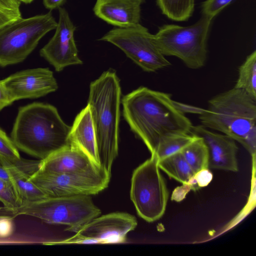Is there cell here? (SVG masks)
Instances as JSON below:
<instances>
[{"mask_svg":"<svg viewBox=\"0 0 256 256\" xmlns=\"http://www.w3.org/2000/svg\"><path fill=\"white\" fill-rule=\"evenodd\" d=\"M136 0L137 2H139L140 4H143L146 1V0Z\"/></svg>","mask_w":256,"mask_h":256,"instance_id":"d590c367","label":"cell"},{"mask_svg":"<svg viewBox=\"0 0 256 256\" xmlns=\"http://www.w3.org/2000/svg\"><path fill=\"white\" fill-rule=\"evenodd\" d=\"M2 82L13 102L36 98L56 91L58 83L48 68H36L17 72Z\"/></svg>","mask_w":256,"mask_h":256,"instance_id":"4fadbf2b","label":"cell"},{"mask_svg":"<svg viewBox=\"0 0 256 256\" xmlns=\"http://www.w3.org/2000/svg\"><path fill=\"white\" fill-rule=\"evenodd\" d=\"M190 134L200 137L208 152L209 168L236 172L238 170L236 142L224 134L214 132L202 125L192 126Z\"/></svg>","mask_w":256,"mask_h":256,"instance_id":"5bb4252c","label":"cell"},{"mask_svg":"<svg viewBox=\"0 0 256 256\" xmlns=\"http://www.w3.org/2000/svg\"><path fill=\"white\" fill-rule=\"evenodd\" d=\"M233 0H206L202 4V15L214 18Z\"/></svg>","mask_w":256,"mask_h":256,"instance_id":"4316f807","label":"cell"},{"mask_svg":"<svg viewBox=\"0 0 256 256\" xmlns=\"http://www.w3.org/2000/svg\"><path fill=\"white\" fill-rule=\"evenodd\" d=\"M0 202L4 206L17 210L22 206L12 182L0 179Z\"/></svg>","mask_w":256,"mask_h":256,"instance_id":"d4e9b609","label":"cell"},{"mask_svg":"<svg viewBox=\"0 0 256 256\" xmlns=\"http://www.w3.org/2000/svg\"><path fill=\"white\" fill-rule=\"evenodd\" d=\"M234 88L244 90L256 98V50L249 54L239 67Z\"/></svg>","mask_w":256,"mask_h":256,"instance_id":"44dd1931","label":"cell"},{"mask_svg":"<svg viewBox=\"0 0 256 256\" xmlns=\"http://www.w3.org/2000/svg\"><path fill=\"white\" fill-rule=\"evenodd\" d=\"M18 0L20 1V2H22L24 4H28L31 3L34 0Z\"/></svg>","mask_w":256,"mask_h":256,"instance_id":"e575fe53","label":"cell"},{"mask_svg":"<svg viewBox=\"0 0 256 256\" xmlns=\"http://www.w3.org/2000/svg\"><path fill=\"white\" fill-rule=\"evenodd\" d=\"M0 156L9 160H15L21 158L11 138L0 128Z\"/></svg>","mask_w":256,"mask_h":256,"instance_id":"484cf974","label":"cell"},{"mask_svg":"<svg viewBox=\"0 0 256 256\" xmlns=\"http://www.w3.org/2000/svg\"><path fill=\"white\" fill-rule=\"evenodd\" d=\"M59 18L56 32L49 42L40 50L41 56L48 61L56 72L66 66L81 64L74 34L76 30L67 10L58 8Z\"/></svg>","mask_w":256,"mask_h":256,"instance_id":"7c38bea8","label":"cell"},{"mask_svg":"<svg viewBox=\"0 0 256 256\" xmlns=\"http://www.w3.org/2000/svg\"><path fill=\"white\" fill-rule=\"evenodd\" d=\"M98 40L117 46L145 72H155L171 65L158 48L154 34L140 24L113 28Z\"/></svg>","mask_w":256,"mask_h":256,"instance_id":"9c48e42d","label":"cell"},{"mask_svg":"<svg viewBox=\"0 0 256 256\" xmlns=\"http://www.w3.org/2000/svg\"><path fill=\"white\" fill-rule=\"evenodd\" d=\"M38 169L56 173H82L102 168L93 162L78 147L70 143L46 158L40 160Z\"/></svg>","mask_w":256,"mask_h":256,"instance_id":"9a60e30c","label":"cell"},{"mask_svg":"<svg viewBox=\"0 0 256 256\" xmlns=\"http://www.w3.org/2000/svg\"><path fill=\"white\" fill-rule=\"evenodd\" d=\"M158 166L170 177L182 184H187L195 174L180 152L158 160Z\"/></svg>","mask_w":256,"mask_h":256,"instance_id":"d6986e66","label":"cell"},{"mask_svg":"<svg viewBox=\"0 0 256 256\" xmlns=\"http://www.w3.org/2000/svg\"><path fill=\"white\" fill-rule=\"evenodd\" d=\"M197 136L192 134L172 135L163 139L158 144L156 154L158 160L180 152L193 142Z\"/></svg>","mask_w":256,"mask_h":256,"instance_id":"603a6c76","label":"cell"},{"mask_svg":"<svg viewBox=\"0 0 256 256\" xmlns=\"http://www.w3.org/2000/svg\"><path fill=\"white\" fill-rule=\"evenodd\" d=\"M212 20L202 15L190 26L164 24L154 34L155 42L164 56L178 58L189 68H200L206 62Z\"/></svg>","mask_w":256,"mask_h":256,"instance_id":"5b68a950","label":"cell"},{"mask_svg":"<svg viewBox=\"0 0 256 256\" xmlns=\"http://www.w3.org/2000/svg\"><path fill=\"white\" fill-rule=\"evenodd\" d=\"M90 196L50 197L24 204L18 215L38 218L51 224L67 226V230L76 232L101 213Z\"/></svg>","mask_w":256,"mask_h":256,"instance_id":"8992f818","label":"cell"},{"mask_svg":"<svg viewBox=\"0 0 256 256\" xmlns=\"http://www.w3.org/2000/svg\"><path fill=\"white\" fill-rule=\"evenodd\" d=\"M194 176L200 188L208 186L212 179V174L208 169L198 171L194 174Z\"/></svg>","mask_w":256,"mask_h":256,"instance_id":"83f0119b","label":"cell"},{"mask_svg":"<svg viewBox=\"0 0 256 256\" xmlns=\"http://www.w3.org/2000/svg\"><path fill=\"white\" fill-rule=\"evenodd\" d=\"M110 174L100 169L82 173H56L38 170L30 180L48 198L96 194L106 188Z\"/></svg>","mask_w":256,"mask_h":256,"instance_id":"30bf717a","label":"cell"},{"mask_svg":"<svg viewBox=\"0 0 256 256\" xmlns=\"http://www.w3.org/2000/svg\"><path fill=\"white\" fill-rule=\"evenodd\" d=\"M0 179L12 182L9 173L2 163L0 165Z\"/></svg>","mask_w":256,"mask_h":256,"instance_id":"836d02e7","label":"cell"},{"mask_svg":"<svg viewBox=\"0 0 256 256\" xmlns=\"http://www.w3.org/2000/svg\"><path fill=\"white\" fill-rule=\"evenodd\" d=\"M123 116L152 154L169 136L190 134L192 124L171 94L140 86L122 100Z\"/></svg>","mask_w":256,"mask_h":256,"instance_id":"6da1fadb","label":"cell"},{"mask_svg":"<svg viewBox=\"0 0 256 256\" xmlns=\"http://www.w3.org/2000/svg\"><path fill=\"white\" fill-rule=\"evenodd\" d=\"M19 215L17 210L8 208L4 206H0V220L5 218L14 220Z\"/></svg>","mask_w":256,"mask_h":256,"instance_id":"1f68e13d","label":"cell"},{"mask_svg":"<svg viewBox=\"0 0 256 256\" xmlns=\"http://www.w3.org/2000/svg\"><path fill=\"white\" fill-rule=\"evenodd\" d=\"M190 190L188 184H182V186L176 188L172 194V200L179 202L182 200L186 195V193Z\"/></svg>","mask_w":256,"mask_h":256,"instance_id":"4dcf8cb0","label":"cell"},{"mask_svg":"<svg viewBox=\"0 0 256 256\" xmlns=\"http://www.w3.org/2000/svg\"><path fill=\"white\" fill-rule=\"evenodd\" d=\"M13 102L2 80H0V111Z\"/></svg>","mask_w":256,"mask_h":256,"instance_id":"f1b7e54d","label":"cell"},{"mask_svg":"<svg viewBox=\"0 0 256 256\" xmlns=\"http://www.w3.org/2000/svg\"><path fill=\"white\" fill-rule=\"evenodd\" d=\"M70 128L54 106L34 102L19 108L11 139L18 149L42 160L70 144Z\"/></svg>","mask_w":256,"mask_h":256,"instance_id":"7a4b0ae2","label":"cell"},{"mask_svg":"<svg viewBox=\"0 0 256 256\" xmlns=\"http://www.w3.org/2000/svg\"><path fill=\"white\" fill-rule=\"evenodd\" d=\"M45 8L50 10L58 8L66 0H42Z\"/></svg>","mask_w":256,"mask_h":256,"instance_id":"d6a6232c","label":"cell"},{"mask_svg":"<svg viewBox=\"0 0 256 256\" xmlns=\"http://www.w3.org/2000/svg\"><path fill=\"white\" fill-rule=\"evenodd\" d=\"M0 158L2 164L9 173L12 183L23 204L48 198L30 180V175L18 169L7 159L2 156Z\"/></svg>","mask_w":256,"mask_h":256,"instance_id":"ac0fdd59","label":"cell"},{"mask_svg":"<svg viewBox=\"0 0 256 256\" xmlns=\"http://www.w3.org/2000/svg\"><path fill=\"white\" fill-rule=\"evenodd\" d=\"M2 164V160H1V158H0V165Z\"/></svg>","mask_w":256,"mask_h":256,"instance_id":"8d00e7d4","label":"cell"},{"mask_svg":"<svg viewBox=\"0 0 256 256\" xmlns=\"http://www.w3.org/2000/svg\"><path fill=\"white\" fill-rule=\"evenodd\" d=\"M70 143L84 152L97 166H100L96 146L95 132L88 105L76 116L71 126Z\"/></svg>","mask_w":256,"mask_h":256,"instance_id":"e0dca14e","label":"cell"},{"mask_svg":"<svg viewBox=\"0 0 256 256\" xmlns=\"http://www.w3.org/2000/svg\"><path fill=\"white\" fill-rule=\"evenodd\" d=\"M140 5L134 0H96L93 10L108 24L127 28L140 24Z\"/></svg>","mask_w":256,"mask_h":256,"instance_id":"2e32d148","label":"cell"},{"mask_svg":"<svg viewBox=\"0 0 256 256\" xmlns=\"http://www.w3.org/2000/svg\"><path fill=\"white\" fill-rule=\"evenodd\" d=\"M130 194L138 214L146 222H154L164 215L168 192L156 154L134 171Z\"/></svg>","mask_w":256,"mask_h":256,"instance_id":"ba28073f","label":"cell"},{"mask_svg":"<svg viewBox=\"0 0 256 256\" xmlns=\"http://www.w3.org/2000/svg\"><path fill=\"white\" fill-rule=\"evenodd\" d=\"M51 11L28 18H21L0 29V66L20 62L34 50L41 38L56 29Z\"/></svg>","mask_w":256,"mask_h":256,"instance_id":"52a82bcc","label":"cell"},{"mask_svg":"<svg viewBox=\"0 0 256 256\" xmlns=\"http://www.w3.org/2000/svg\"><path fill=\"white\" fill-rule=\"evenodd\" d=\"M138 224L136 218L125 212H113L97 216L67 239L44 244L122 243Z\"/></svg>","mask_w":256,"mask_h":256,"instance_id":"8fae6325","label":"cell"},{"mask_svg":"<svg viewBox=\"0 0 256 256\" xmlns=\"http://www.w3.org/2000/svg\"><path fill=\"white\" fill-rule=\"evenodd\" d=\"M12 219L5 218L0 220V236L6 237L12 234L13 229Z\"/></svg>","mask_w":256,"mask_h":256,"instance_id":"f546056e","label":"cell"},{"mask_svg":"<svg viewBox=\"0 0 256 256\" xmlns=\"http://www.w3.org/2000/svg\"><path fill=\"white\" fill-rule=\"evenodd\" d=\"M120 82L114 70L104 72L90 83L88 102L95 132L99 165L110 174L113 162L118 154Z\"/></svg>","mask_w":256,"mask_h":256,"instance_id":"3957f363","label":"cell"},{"mask_svg":"<svg viewBox=\"0 0 256 256\" xmlns=\"http://www.w3.org/2000/svg\"><path fill=\"white\" fill-rule=\"evenodd\" d=\"M195 0H156L162 14L176 22L186 21L192 14Z\"/></svg>","mask_w":256,"mask_h":256,"instance_id":"7402d4cb","label":"cell"},{"mask_svg":"<svg viewBox=\"0 0 256 256\" xmlns=\"http://www.w3.org/2000/svg\"><path fill=\"white\" fill-rule=\"evenodd\" d=\"M180 152L194 174L202 170L209 168L208 148L200 137L197 136Z\"/></svg>","mask_w":256,"mask_h":256,"instance_id":"ffe728a7","label":"cell"},{"mask_svg":"<svg viewBox=\"0 0 256 256\" xmlns=\"http://www.w3.org/2000/svg\"><path fill=\"white\" fill-rule=\"evenodd\" d=\"M18 0H0V29L22 17Z\"/></svg>","mask_w":256,"mask_h":256,"instance_id":"cb8c5ba5","label":"cell"},{"mask_svg":"<svg viewBox=\"0 0 256 256\" xmlns=\"http://www.w3.org/2000/svg\"><path fill=\"white\" fill-rule=\"evenodd\" d=\"M199 114L202 125L231 138L256 156V98L234 87L212 98Z\"/></svg>","mask_w":256,"mask_h":256,"instance_id":"277c9868","label":"cell"}]
</instances>
